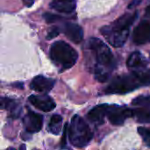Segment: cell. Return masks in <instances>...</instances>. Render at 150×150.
I'll return each mask as SVG.
<instances>
[{"mask_svg": "<svg viewBox=\"0 0 150 150\" xmlns=\"http://www.w3.org/2000/svg\"><path fill=\"white\" fill-rule=\"evenodd\" d=\"M89 49L94 60L93 74L95 78L104 83L108 80L112 71L114 69L116 62L110 48L99 39L91 38L88 41Z\"/></svg>", "mask_w": 150, "mask_h": 150, "instance_id": "1", "label": "cell"}, {"mask_svg": "<svg viewBox=\"0 0 150 150\" xmlns=\"http://www.w3.org/2000/svg\"><path fill=\"white\" fill-rule=\"evenodd\" d=\"M150 85V70H135L112 80L105 90L106 94H126L140 87Z\"/></svg>", "mask_w": 150, "mask_h": 150, "instance_id": "2", "label": "cell"}, {"mask_svg": "<svg viewBox=\"0 0 150 150\" xmlns=\"http://www.w3.org/2000/svg\"><path fill=\"white\" fill-rule=\"evenodd\" d=\"M137 18V12L125 13L111 25L103 26L100 30L105 40L113 47H122L129 34V29Z\"/></svg>", "mask_w": 150, "mask_h": 150, "instance_id": "3", "label": "cell"}, {"mask_svg": "<svg viewBox=\"0 0 150 150\" xmlns=\"http://www.w3.org/2000/svg\"><path fill=\"white\" fill-rule=\"evenodd\" d=\"M50 58L62 70H66L75 65L78 59V54L70 45L59 40L51 46Z\"/></svg>", "mask_w": 150, "mask_h": 150, "instance_id": "4", "label": "cell"}, {"mask_svg": "<svg viewBox=\"0 0 150 150\" xmlns=\"http://www.w3.org/2000/svg\"><path fill=\"white\" fill-rule=\"evenodd\" d=\"M93 137V134L84 121L79 115L73 116L70 126L69 127V139L70 143L78 149L86 147Z\"/></svg>", "mask_w": 150, "mask_h": 150, "instance_id": "5", "label": "cell"}, {"mask_svg": "<svg viewBox=\"0 0 150 150\" xmlns=\"http://www.w3.org/2000/svg\"><path fill=\"white\" fill-rule=\"evenodd\" d=\"M130 117H133L132 109L117 105H109L106 118L111 122V124L115 126L122 125L125 120Z\"/></svg>", "mask_w": 150, "mask_h": 150, "instance_id": "6", "label": "cell"}, {"mask_svg": "<svg viewBox=\"0 0 150 150\" xmlns=\"http://www.w3.org/2000/svg\"><path fill=\"white\" fill-rule=\"evenodd\" d=\"M23 125L27 133H38L42 128L43 117L39 113L28 111V112L23 118Z\"/></svg>", "mask_w": 150, "mask_h": 150, "instance_id": "7", "label": "cell"}, {"mask_svg": "<svg viewBox=\"0 0 150 150\" xmlns=\"http://www.w3.org/2000/svg\"><path fill=\"white\" fill-rule=\"evenodd\" d=\"M133 40L137 45L150 43V21L141 22L134 31Z\"/></svg>", "mask_w": 150, "mask_h": 150, "instance_id": "8", "label": "cell"}, {"mask_svg": "<svg viewBox=\"0 0 150 150\" xmlns=\"http://www.w3.org/2000/svg\"><path fill=\"white\" fill-rule=\"evenodd\" d=\"M29 102L37 109L43 112L53 111L56 105L54 101L47 95H32L29 97Z\"/></svg>", "mask_w": 150, "mask_h": 150, "instance_id": "9", "label": "cell"}, {"mask_svg": "<svg viewBox=\"0 0 150 150\" xmlns=\"http://www.w3.org/2000/svg\"><path fill=\"white\" fill-rule=\"evenodd\" d=\"M54 83L55 81L54 79L47 78L43 76H37L32 80L30 83V88L36 92L46 94L53 89Z\"/></svg>", "mask_w": 150, "mask_h": 150, "instance_id": "10", "label": "cell"}, {"mask_svg": "<svg viewBox=\"0 0 150 150\" xmlns=\"http://www.w3.org/2000/svg\"><path fill=\"white\" fill-rule=\"evenodd\" d=\"M62 31L66 37L74 43H80L83 38V32L80 25L75 23H65L62 25Z\"/></svg>", "mask_w": 150, "mask_h": 150, "instance_id": "11", "label": "cell"}, {"mask_svg": "<svg viewBox=\"0 0 150 150\" xmlns=\"http://www.w3.org/2000/svg\"><path fill=\"white\" fill-rule=\"evenodd\" d=\"M108 107H109V105L107 104L96 105L88 112L87 114L88 120L97 126L102 125L105 121V118L107 116Z\"/></svg>", "mask_w": 150, "mask_h": 150, "instance_id": "12", "label": "cell"}, {"mask_svg": "<svg viewBox=\"0 0 150 150\" xmlns=\"http://www.w3.org/2000/svg\"><path fill=\"white\" fill-rule=\"evenodd\" d=\"M76 6V0H52L50 7L61 13H71Z\"/></svg>", "mask_w": 150, "mask_h": 150, "instance_id": "13", "label": "cell"}, {"mask_svg": "<svg viewBox=\"0 0 150 150\" xmlns=\"http://www.w3.org/2000/svg\"><path fill=\"white\" fill-rule=\"evenodd\" d=\"M127 64L130 69H135L136 70H141L146 67L147 61L140 52H134L128 57Z\"/></svg>", "mask_w": 150, "mask_h": 150, "instance_id": "14", "label": "cell"}, {"mask_svg": "<svg viewBox=\"0 0 150 150\" xmlns=\"http://www.w3.org/2000/svg\"><path fill=\"white\" fill-rule=\"evenodd\" d=\"M1 107L2 109L8 110L12 118H17L20 112L18 104L15 100L8 98H3L1 99Z\"/></svg>", "mask_w": 150, "mask_h": 150, "instance_id": "15", "label": "cell"}, {"mask_svg": "<svg viewBox=\"0 0 150 150\" xmlns=\"http://www.w3.org/2000/svg\"><path fill=\"white\" fill-rule=\"evenodd\" d=\"M133 117L140 123H150V108L142 107L133 110Z\"/></svg>", "mask_w": 150, "mask_h": 150, "instance_id": "16", "label": "cell"}, {"mask_svg": "<svg viewBox=\"0 0 150 150\" xmlns=\"http://www.w3.org/2000/svg\"><path fill=\"white\" fill-rule=\"evenodd\" d=\"M62 124V118L59 114H54L48 123L47 130L53 134H59Z\"/></svg>", "mask_w": 150, "mask_h": 150, "instance_id": "17", "label": "cell"}, {"mask_svg": "<svg viewBox=\"0 0 150 150\" xmlns=\"http://www.w3.org/2000/svg\"><path fill=\"white\" fill-rule=\"evenodd\" d=\"M138 134L142 136L146 145L150 147V128L142 127H138Z\"/></svg>", "mask_w": 150, "mask_h": 150, "instance_id": "18", "label": "cell"}, {"mask_svg": "<svg viewBox=\"0 0 150 150\" xmlns=\"http://www.w3.org/2000/svg\"><path fill=\"white\" fill-rule=\"evenodd\" d=\"M59 33H60V30L58 29V27H54V28H53V29L48 33V34H47V40L54 39V38H55L56 36H58Z\"/></svg>", "mask_w": 150, "mask_h": 150, "instance_id": "19", "label": "cell"}, {"mask_svg": "<svg viewBox=\"0 0 150 150\" xmlns=\"http://www.w3.org/2000/svg\"><path fill=\"white\" fill-rule=\"evenodd\" d=\"M22 1H23L24 4L27 7H31L34 3V0H22Z\"/></svg>", "mask_w": 150, "mask_h": 150, "instance_id": "20", "label": "cell"}, {"mask_svg": "<svg viewBox=\"0 0 150 150\" xmlns=\"http://www.w3.org/2000/svg\"><path fill=\"white\" fill-rule=\"evenodd\" d=\"M145 15H146V17H148L149 18H150V5H149V6H148V7H147V9H146V13H145Z\"/></svg>", "mask_w": 150, "mask_h": 150, "instance_id": "21", "label": "cell"}, {"mask_svg": "<svg viewBox=\"0 0 150 150\" xmlns=\"http://www.w3.org/2000/svg\"><path fill=\"white\" fill-rule=\"evenodd\" d=\"M25 149H26V148H25V144H23V145H21V146H20L19 150H25Z\"/></svg>", "mask_w": 150, "mask_h": 150, "instance_id": "22", "label": "cell"}, {"mask_svg": "<svg viewBox=\"0 0 150 150\" xmlns=\"http://www.w3.org/2000/svg\"><path fill=\"white\" fill-rule=\"evenodd\" d=\"M7 150H16V149H13V148H9Z\"/></svg>", "mask_w": 150, "mask_h": 150, "instance_id": "23", "label": "cell"}]
</instances>
